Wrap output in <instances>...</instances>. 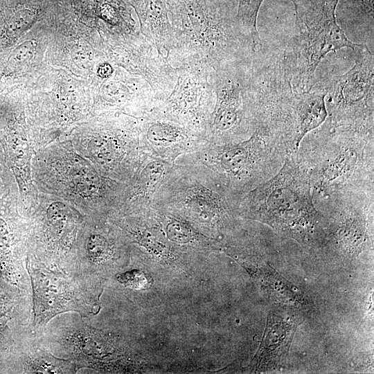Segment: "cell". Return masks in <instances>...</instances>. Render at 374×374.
I'll use <instances>...</instances> for the list:
<instances>
[{
  "label": "cell",
  "mask_w": 374,
  "mask_h": 374,
  "mask_svg": "<svg viewBox=\"0 0 374 374\" xmlns=\"http://www.w3.org/2000/svg\"><path fill=\"white\" fill-rule=\"evenodd\" d=\"M31 177L38 191L53 195L84 216L116 213L123 206L128 185L102 174L70 140L38 150L31 161Z\"/></svg>",
  "instance_id": "6da1fadb"
},
{
  "label": "cell",
  "mask_w": 374,
  "mask_h": 374,
  "mask_svg": "<svg viewBox=\"0 0 374 374\" xmlns=\"http://www.w3.org/2000/svg\"><path fill=\"white\" fill-rule=\"evenodd\" d=\"M240 206L247 218L304 246H315L323 240V217L313 204L309 177L293 161L287 160L276 176L249 192Z\"/></svg>",
  "instance_id": "7a4b0ae2"
},
{
  "label": "cell",
  "mask_w": 374,
  "mask_h": 374,
  "mask_svg": "<svg viewBox=\"0 0 374 374\" xmlns=\"http://www.w3.org/2000/svg\"><path fill=\"white\" fill-rule=\"evenodd\" d=\"M296 8L298 55L301 75L309 91L314 83L315 71L330 52L353 48L336 21L338 0H292Z\"/></svg>",
  "instance_id": "3957f363"
},
{
  "label": "cell",
  "mask_w": 374,
  "mask_h": 374,
  "mask_svg": "<svg viewBox=\"0 0 374 374\" xmlns=\"http://www.w3.org/2000/svg\"><path fill=\"white\" fill-rule=\"evenodd\" d=\"M70 141L102 174L126 184L132 181L150 155L138 138L92 133Z\"/></svg>",
  "instance_id": "277c9868"
},
{
  "label": "cell",
  "mask_w": 374,
  "mask_h": 374,
  "mask_svg": "<svg viewBox=\"0 0 374 374\" xmlns=\"http://www.w3.org/2000/svg\"><path fill=\"white\" fill-rule=\"evenodd\" d=\"M15 108L9 102L0 101V144L15 176L21 201L28 206L36 200L39 193L31 177L35 152Z\"/></svg>",
  "instance_id": "5b68a950"
},
{
  "label": "cell",
  "mask_w": 374,
  "mask_h": 374,
  "mask_svg": "<svg viewBox=\"0 0 374 374\" xmlns=\"http://www.w3.org/2000/svg\"><path fill=\"white\" fill-rule=\"evenodd\" d=\"M355 64L346 73L337 77L333 99L344 107H360V103H373V56L367 46L355 44L352 49Z\"/></svg>",
  "instance_id": "8992f818"
},
{
  "label": "cell",
  "mask_w": 374,
  "mask_h": 374,
  "mask_svg": "<svg viewBox=\"0 0 374 374\" xmlns=\"http://www.w3.org/2000/svg\"><path fill=\"white\" fill-rule=\"evenodd\" d=\"M297 326V320L287 312L271 311L259 349L252 360L256 372H267L282 366L287 357Z\"/></svg>",
  "instance_id": "52a82bcc"
},
{
  "label": "cell",
  "mask_w": 374,
  "mask_h": 374,
  "mask_svg": "<svg viewBox=\"0 0 374 374\" xmlns=\"http://www.w3.org/2000/svg\"><path fill=\"white\" fill-rule=\"evenodd\" d=\"M260 145V139L255 134L238 144L205 145L204 143L193 153L213 175L236 178L251 170L256 159V148Z\"/></svg>",
  "instance_id": "ba28073f"
},
{
  "label": "cell",
  "mask_w": 374,
  "mask_h": 374,
  "mask_svg": "<svg viewBox=\"0 0 374 374\" xmlns=\"http://www.w3.org/2000/svg\"><path fill=\"white\" fill-rule=\"evenodd\" d=\"M28 214L20 200L18 189L0 199V267L7 276L12 274L23 219Z\"/></svg>",
  "instance_id": "9c48e42d"
},
{
  "label": "cell",
  "mask_w": 374,
  "mask_h": 374,
  "mask_svg": "<svg viewBox=\"0 0 374 374\" xmlns=\"http://www.w3.org/2000/svg\"><path fill=\"white\" fill-rule=\"evenodd\" d=\"M243 265L271 300L293 308L305 304L304 296L298 288L267 262L256 260L254 265L253 262H243Z\"/></svg>",
  "instance_id": "30bf717a"
},
{
  "label": "cell",
  "mask_w": 374,
  "mask_h": 374,
  "mask_svg": "<svg viewBox=\"0 0 374 374\" xmlns=\"http://www.w3.org/2000/svg\"><path fill=\"white\" fill-rule=\"evenodd\" d=\"M325 94L305 93L299 97L296 107L298 133L296 146L310 131L321 125L327 117Z\"/></svg>",
  "instance_id": "8fae6325"
},
{
  "label": "cell",
  "mask_w": 374,
  "mask_h": 374,
  "mask_svg": "<svg viewBox=\"0 0 374 374\" xmlns=\"http://www.w3.org/2000/svg\"><path fill=\"white\" fill-rule=\"evenodd\" d=\"M240 105L238 91L233 87L220 91L214 118V126L217 130L226 131L237 123Z\"/></svg>",
  "instance_id": "7c38bea8"
},
{
  "label": "cell",
  "mask_w": 374,
  "mask_h": 374,
  "mask_svg": "<svg viewBox=\"0 0 374 374\" xmlns=\"http://www.w3.org/2000/svg\"><path fill=\"white\" fill-rule=\"evenodd\" d=\"M35 43L24 42L10 50L0 62V83L15 78L19 74L33 58Z\"/></svg>",
  "instance_id": "4fadbf2b"
},
{
  "label": "cell",
  "mask_w": 374,
  "mask_h": 374,
  "mask_svg": "<svg viewBox=\"0 0 374 374\" xmlns=\"http://www.w3.org/2000/svg\"><path fill=\"white\" fill-rule=\"evenodd\" d=\"M33 282L37 310H41L39 313L47 312L46 317L57 312L69 300L65 292H63L59 285L57 287L54 285H47L44 280L42 278L37 280L35 277Z\"/></svg>",
  "instance_id": "5bb4252c"
},
{
  "label": "cell",
  "mask_w": 374,
  "mask_h": 374,
  "mask_svg": "<svg viewBox=\"0 0 374 374\" xmlns=\"http://www.w3.org/2000/svg\"><path fill=\"white\" fill-rule=\"evenodd\" d=\"M165 216L168 220L166 231L168 238L171 241L180 244H186L197 240L198 234L185 220L170 217V214L165 215Z\"/></svg>",
  "instance_id": "9a60e30c"
},
{
  "label": "cell",
  "mask_w": 374,
  "mask_h": 374,
  "mask_svg": "<svg viewBox=\"0 0 374 374\" xmlns=\"http://www.w3.org/2000/svg\"><path fill=\"white\" fill-rule=\"evenodd\" d=\"M86 248L90 258L96 262L108 258L112 252V246L108 239L96 232L89 235L86 241Z\"/></svg>",
  "instance_id": "2e32d148"
},
{
  "label": "cell",
  "mask_w": 374,
  "mask_h": 374,
  "mask_svg": "<svg viewBox=\"0 0 374 374\" xmlns=\"http://www.w3.org/2000/svg\"><path fill=\"white\" fill-rule=\"evenodd\" d=\"M339 240L343 247L355 251V248H361L363 242L362 229L359 222L353 221L341 227L339 233Z\"/></svg>",
  "instance_id": "e0dca14e"
},
{
  "label": "cell",
  "mask_w": 374,
  "mask_h": 374,
  "mask_svg": "<svg viewBox=\"0 0 374 374\" xmlns=\"http://www.w3.org/2000/svg\"><path fill=\"white\" fill-rule=\"evenodd\" d=\"M17 189L18 186L15 176L8 165L0 144V199Z\"/></svg>",
  "instance_id": "ac0fdd59"
},
{
  "label": "cell",
  "mask_w": 374,
  "mask_h": 374,
  "mask_svg": "<svg viewBox=\"0 0 374 374\" xmlns=\"http://www.w3.org/2000/svg\"><path fill=\"white\" fill-rule=\"evenodd\" d=\"M33 364V371L37 373H57L69 372L66 362L56 359L54 357H40Z\"/></svg>",
  "instance_id": "d6986e66"
},
{
  "label": "cell",
  "mask_w": 374,
  "mask_h": 374,
  "mask_svg": "<svg viewBox=\"0 0 374 374\" xmlns=\"http://www.w3.org/2000/svg\"><path fill=\"white\" fill-rule=\"evenodd\" d=\"M118 280L127 286L134 288L146 287L148 280L145 274L139 271H131L121 274Z\"/></svg>",
  "instance_id": "ffe728a7"
},
{
  "label": "cell",
  "mask_w": 374,
  "mask_h": 374,
  "mask_svg": "<svg viewBox=\"0 0 374 374\" xmlns=\"http://www.w3.org/2000/svg\"><path fill=\"white\" fill-rule=\"evenodd\" d=\"M112 72V69L110 66L107 64L102 65L99 69V74L100 76L107 77Z\"/></svg>",
  "instance_id": "44dd1931"
}]
</instances>
